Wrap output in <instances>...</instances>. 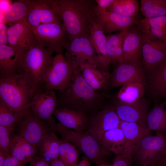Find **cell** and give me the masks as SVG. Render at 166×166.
<instances>
[{
	"instance_id": "31",
	"label": "cell",
	"mask_w": 166,
	"mask_h": 166,
	"mask_svg": "<svg viewBox=\"0 0 166 166\" xmlns=\"http://www.w3.org/2000/svg\"><path fill=\"white\" fill-rule=\"evenodd\" d=\"M144 85L137 82H132L122 86L117 95L118 100L123 103H136L142 99Z\"/></svg>"
},
{
	"instance_id": "30",
	"label": "cell",
	"mask_w": 166,
	"mask_h": 166,
	"mask_svg": "<svg viewBox=\"0 0 166 166\" xmlns=\"http://www.w3.org/2000/svg\"><path fill=\"white\" fill-rule=\"evenodd\" d=\"M148 128L166 137V112L163 104H156L146 116Z\"/></svg>"
},
{
	"instance_id": "40",
	"label": "cell",
	"mask_w": 166,
	"mask_h": 166,
	"mask_svg": "<svg viewBox=\"0 0 166 166\" xmlns=\"http://www.w3.org/2000/svg\"><path fill=\"white\" fill-rule=\"evenodd\" d=\"M8 28L4 23H0V45H7L8 43L7 33Z\"/></svg>"
},
{
	"instance_id": "5",
	"label": "cell",
	"mask_w": 166,
	"mask_h": 166,
	"mask_svg": "<svg viewBox=\"0 0 166 166\" xmlns=\"http://www.w3.org/2000/svg\"><path fill=\"white\" fill-rule=\"evenodd\" d=\"M53 57V53L38 44L22 55L19 62V68L32 81L33 96L35 92L43 86L44 75Z\"/></svg>"
},
{
	"instance_id": "29",
	"label": "cell",
	"mask_w": 166,
	"mask_h": 166,
	"mask_svg": "<svg viewBox=\"0 0 166 166\" xmlns=\"http://www.w3.org/2000/svg\"><path fill=\"white\" fill-rule=\"evenodd\" d=\"M147 73L148 81L153 93L164 96L166 92V58Z\"/></svg>"
},
{
	"instance_id": "37",
	"label": "cell",
	"mask_w": 166,
	"mask_h": 166,
	"mask_svg": "<svg viewBox=\"0 0 166 166\" xmlns=\"http://www.w3.org/2000/svg\"><path fill=\"white\" fill-rule=\"evenodd\" d=\"M139 5L136 0H114L107 11L128 17H135Z\"/></svg>"
},
{
	"instance_id": "45",
	"label": "cell",
	"mask_w": 166,
	"mask_h": 166,
	"mask_svg": "<svg viewBox=\"0 0 166 166\" xmlns=\"http://www.w3.org/2000/svg\"><path fill=\"white\" fill-rule=\"evenodd\" d=\"M76 166H90L88 158L86 156H83Z\"/></svg>"
},
{
	"instance_id": "16",
	"label": "cell",
	"mask_w": 166,
	"mask_h": 166,
	"mask_svg": "<svg viewBox=\"0 0 166 166\" xmlns=\"http://www.w3.org/2000/svg\"><path fill=\"white\" fill-rule=\"evenodd\" d=\"M95 7L89 15L90 38L101 63L104 71L108 72L111 63L107 52L106 36L97 18L95 12Z\"/></svg>"
},
{
	"instance_id": "12",
	"label": "cell",
	"mask_w": 166,
	"mask_h": 166,
	"mask_svg": "<svg viewBox=\"0 0 166 166\" xmlns=\"http://www.w3.org/2000/svg\"><path fill=\"white\" fill-rule=\"evenodd\" d=\"M120 121L113 106H107L89 117L86 131L101 145L104 133L118 127Z\"/></svg>"
},
{
	"instance_id": "27",
	"label": "cell",
	"mask_w": 166,
	"mask_h": 166,
	"mask_svg": "<svg viewBox=\"0 0 166 166\" xmlns=\"http://www.w3.org/2000/svg\"><path fill=\"white\" fill-rule=\"evenodd\" d=\"M51 130L43 137L37 147L38 153L50 164L59 158L60 139Z\"/></svg>"
},
{
	"instance_id": "28",
	"label": "cell",
	"mask_w": 166,
	"mask_h": 166,
	"mask_svg": "<svg viewBox=\"0 0 166 166\" xmlns=\"http://www.w3.org/2000/svg\"><path fill=\"white\" fill-rule=\"evenodd\" d=\"M125 140L123 132L119 126L109 130L104 134L101 145L116 156L121 155L124 151Z\"/></svg>"
},
{
	"instance_id": "8",
	"label": "cell",
	"mask_w": 166,
	"mask_h": 166,
	"mask_svg": "<svg viewBox=\"0 0 166 166\" xmlns=\"http://www.w3.org/2000/svg\"><path fill=\"white\" fill-rule=\"evenodd\" d=\"M73 70L62 53L53 57L44 77L42 87L46 90L62 91L69 85Z\"/></svg>"
},
{
	"instance_id": "18",
	"label": "cell",
	"mask_w": 166,
	"mask_h": 166,
	"mask_svg": "<svg viewBox=\"0 0 166 166\" xmlns=\"http://www.w3.org/2000/svg\"><path fill=\"white\" fill-rule=\"evenodd\" d=\"M113 107L121 121L135 122L148 128L146 122L147 104L143 99L132 104L124 103L118 100Z\"/></svg>"
},
{
	"instance_id": "14",
	"label": "cell",
	"mask_w": 166,
	"mask_h": 166,
	"mask_svg": "<svg viewBox=\"0 0 166 166\" xmlns=\"http://www.w3.org/2000/svg\"><path fill=\"white\" fill-rule=\"evenodd\" d=\"M144 71L141 62L118 64L110 74L108 87L122 86L132 82L145 86L146 79Z\"/></svg>"
},
{
	"instance_id": "35",
	"label": "cell",
	"mask_w": 166,
	"mask_h": 166,
	"mask_svg": "<svg viewBox=\"0 0 166 166\" xmlns=\"http://www.w3.org/2000/svg\"><path fill=\"white\" fill-rule=\"evenodd\" d=\"M140 10L145 18L166 15V0H141Z\"/></svg>"
},
{
	"instance_id": "26",
	"label": "cell",
	"mask_w": 166,
	"mask_h": 166,
	"mask_svg": "<svg viewBox=\"0 0 166 166\" xmlns=\"http://www.w3.org/2000/svg\"><path fill=\"white\" fill-rule=\"evenodd\" d=\"M10 148V155L25 164L30 163L38 153L36 147L15 134Z\"/></svg>"
},
{
	"instance_id": "33",
	"label": "cell",
	"mask_w": 166,
	"mask_h": 166,
	"mask_svg": "<svg viewBox=\"0 0 166 166\" xmlns=\"http://www.w3.org/2000/svg\"><path fill=\"white\" fill-rule=\"evenodd\" d=\"M30 108L16 111L0 100V125L14 130L18 123L30 111Z\"/></svg>"
},
{
	"instance_id": "50",
	"label": "cell",
	"mask_w": 166,
	"mask_h": 166,
	"mask_svg": "<svg viewBox=\"0 0 166 166\" xmlns=\"http://www.w3.org/2000/svg\"><path fill=\"white\" fill-rule=\"evenodd\" d=\"M111 165L107 163H104L98 165L97 166H111Z\"/></svg>"
},
{
	"instance_id": "21",
	"label": "cell",
	"mask_w": 166,
	"mask_h": 166,
	"mask_svg": "<svg viewBox=\"0 0 166 166\" xmlns=\"http://www.w3.org/2000/svg\"><path fill=\"white\" fill-rule=\"evenodd\" d=\"M53 114L67 128L76 131L86 130L89 117L81 111L67 108H58Z\"/></svg>"
},
{
	"instance_id": "38",
	"label": "cell",
	"mask_w": 166,
	"mask_h": 166,
	"mask_svg": "<svg viewBox=\"0 0 166 166\" xmlns=\"http://www.w3.org/2000/svg\"><path fill=\"white\" fill-rule=\"evenodd\" d=\"M14 135L13 128L0 125V151L6 156L10 155V145Z\"/></svg>"
},
{
	"instance_id": "47",
	"label": "cell",
	"mask_w": 166,
	"mask_h": 166,
	"mask_svg": "<svg viewBox=\"0 0 166 166\" xmlns=\"http://www.w3.org/2000/svg\"><path fill=\"white\" fill-rule=\"evenodd\" d=\"M6 156L4 154L0 151V166H2Z\"/></svg>"
},
{
	"instance_id": "20",
	"label": "cell",
	"mask_w": 166,
	"mask_h": 166,
	"mask_svg": "<svg viewBox=\"0 0 166 166\" xmlns=\"http://www.w3.org/2000/svg\"><path fill=\"white\" fill-rule=\"evenodd\" d=\"M142 35L134 25L125 30L122 40L121 63L142 62Z\"/></svg>"
},
{
	"instance_id": "7",
	"label": "cell",
	"mask_w": 166,
	"mask_h": 166,
	"mask_svg": "<svg viewBox=\"0 0 166 166\" xmlns=\"http://www.w3.org/2000/svg\"><path fill=\"white\" fill-rule=\"evenodd\" d=\"M31 29L38 44L53 54L62 53L69 41L61 22L42 24Z\"/></svg>"
},
{
	"instance_id": "44",
	"label": "cell",
	"mask_w": 166,
	"mask_h": 166,
	"mask_svg": "<svg viewBox=\"0 0 166 166\" xmlns=\"http://www.w3.org/2000/svg\"><path fill=\"white\" fill-rule=\"evenodd\" d=\"M11 4H10L9 1L0 0V10L3 13V14L8 9Z\"/></svg>"
},
{
	"instance_id": "13",
	"label": "cell",
	"mask_w": 166,
	"mask_h": 166,
	"mask_svg": "<svg viewBox=\"0 0 166 166\" xmlns=\"http://www.w3.org/2000/svg\"><path fill=\"white\" fill-rule=\"evenodd\" d=\"M51 130L50 127L30 111L17 124L14 133L37 148L43 137Z\"/></svg>"
},
{
	"instance_id": "15",
	"label": "cell",
	"mask_w": 166,
	"mask_h": 166,
	"mask_svg": "<svg viewBox=\"0 0 166 166\" xmlns=\"http://www.w3.org/2000/svg\"><path fill=\"white\" fill-rule=\"evenodd\" d=\"M134 25L143 40L154 45L166 46V15L137 19Z\"/></svg>"
},
{
	"instance_id": "48",
	"label": "cell",
	"mask_w": 166,
	"mask_h": 166,
	"mask_svg": "<svg viewBox=\"0 0 166 166\" xmlns=\"http://www.w3.org/2000/svg\"><path fill=\"white\" fill-rule=\"evenodd\" d=\"M160 162L163 166H166V154Z\"/></svg>"
},
{
	"instance_id": "9",
	"label": "cell",
	"mask_w": 166,
	"mask_h": 166,
	"mask_svg": "<svg viewBox=\"0 0 166 166\" xmlns=\"http://www.w3.org/2000/svg\"><path fill=\"white\" fill-rule=\"evenodd\" d=\"M133 153L142 166L160 161L166 154V137L158 134L144 136L139 141Z\"/></svg>"
},
{
	"instance_id": "4",
	"label": "cell",
	"mask_w": 166,
	"mask_h": 166,
	"mask_svg": "<svg viewBox=\"0 0 166 166\" xmlns=\"http://www.w3.org/2000/svg\"><path fill=\"white\" fill-rule=\"evenodd\" d=\"M53 130L72 144L92 162L98 165L106 163L105 157L110 152L100 144L87 131H76L56 123Z\"/></svg>"
},
{
	"instance_id": "49",
	"label": "cell",
	"mask_w": 166,
	"mask_h": 166,
	"mask_svg": "<svg viewBox=\"0 0 166 166\" xmlns=\"http://www.w3.org/2000/svg\"><path fill=\"white\" fill-rule=\"evenodd\" d=\"M147 166H163L159 161L155 163L150 164V165H148Z\"/></svg>"
},
{
	"instance_id": "3",
	"label": "cell",
	"mask_w": 166,
	"mask_h": 166,
	"mask_svg": "<svg viewBox=\"0 0 166 166\" xmlns=\"http://www.w3.org/2000/svg\"><path fill=\"white\" fill-rule=\"evenodd\" d=\"M32 87L29 77L20 69L14 74L0 78V100L16 111L29 108L33 97Z\"/></svg>"
},
{
	"instance_id": "53",
	"label": "cell",
	"mask_w": 166,
	"mask_h": 166,
	"mask_svg": "<svg viewBox=\"0 0 166 166\" xmlns=\"http://www.w3.org/2000/svg\"><path fill=\"white\" fill-rule=\"evenodd\" d=\"M30 166H33L30 165Z\"/></svg>"
},
{
	"instance_id": "24",
	"label": "cell",
	"mask_w": 166,
	"mask_h": 166,
	"mask_svg": "<svg viewBox=\"0 0 166 166\" xmlns=\"http://www.w3.org/2000/svg\"><path fill=\"white\" fill-rule=\"evenodd\" d=\"M142 63L148 73L166 58V46L154 45L142 39Z\"/></svg>"
},
{
	"instance_id": "46",
	"label": "cell",
	"mask_w": 166,
	"mask_h": 166,
	"mask_svg": "<svg viewBox=\"0 0 166 166\" xmlns=\"http://www.w3.org/2000/svg\"><path fill=\"white\" fill-rule=\"evenodd\" d=\"M50 166H66L59 158L51 163Z\"/></svg>"
},
{
	"instance_id": "11",
	"label": "cell",
	"mask_w": 166,
	"mask_h": 166,
	"mask_svg": "<svg viewBox=\"0 0 166 166\" xmlns=\"http://www.w3.org/2000/svg\"><path fill=\"white\" fill-rule=\"evenodd\" d=\"M7 33L9 45L13 49L19 58L28 50L38 44L25 18L10 26Z\"/></svg>"
},
{
	"instance_id": "22",
	"label": "cell",
	"mask_w": 166,
	"mask_h": 166,
	"mask_svg": "<svg viewBox=\"0 0 166 166\" xmlns=\"http://www.w3.org/2000/svg\"><path fill=\"white\" fill-rule=\"evenodd\" d=\"M119 126L125 138L124 149L121 155H132L140 139L144 136L151 134L150 130L136 123L121 121Z\"/></svg>"
},
{
	"instance_id": "52",
	"label": "cell",
	"mask_w": 166,
	"mask_h": 166,
	"mask_svg": "<svg viewBox=\"0 0 166 166\" xmlns=\"http://www.w3.org/2000/svg\"><path fill=\"white\" fill-rule=\"evenodd\" d=\"M165 111H166V105H165Z\"/></svg>"
},
{
	"instance_id": "17",
	"label": "cell",
	"mask_w": 166,
	"mask_h": 166,
	"mask_svg": "<svg viewBox=\"0 0 166 166\" xmlns=\"http://www.w3.org/2000/svg\"><path fill=\"white\" fill-rule=\"evenodd\" d=\"M95 12L104 33L108 34L125 30L135 24L137 20L136 17H126L111 12L102 11L97 8V5Z\"/></svg>"
},
{
	"instance_id": "42",
	"label": "cell",
	"mask_w": 166,
	"mask_h": 166,
	"mask_svg": "<svg viewBox=\"0 0 166 166\" xmlns=\"http://www.w3.org/2000/svg\"><path fill=\"white\" fill-rule=\"evenodd\" d=\"M97 7L102 11H106L114 2V0H96Z\"/></svg>"
},
{
	"instance_id": "51",
	"label": "cell",
	"mask_w": 166,
	"mask_h": 166,
	"mask_svg": "<svg viewBox=\"0 0 166 166\" xmlns=\"http://www.w3.org/2000/svg\"><path fill=\"white\" fill-rule=\"evenodd\" d=\"M164 96H166V92H165Z\"/></svg>"
},
{
	"instance_id": "39",
	"label": "cell",
	"mask_w": 166,
	"mask_h": 166,
	"mask_svg": "<svg viewBox=\"0 0 166 166\" xmlns=\"http://www.w3.org/2000/svg\"><path fill=\"white\" fill-rule=\"evenodd\" d=\"M132 155H121L116 156L111 166H132Z\"/></svg>"
},
{
	"instance_id": "25",
	"label": "cell",
	"mask_w": 166,
	"mask_h": 166,
	"mask_svg": "<svg viewBox=\"0 0 166 166\" xmlns=\"http://www.w3.org/2000/svg\"><path fill=\"white\" fill-rule=\"evenodd\" d=\"M20 58L9 45H0V77L10 76L20 70Z\"/></svg>"
},
{
	"instance_id": "36",
	"label": "cell",
	"mask_w": 166,
	"mask_h": 166,
	"mask_svg": "<svg viewBox=\"0 0 166 166\" xmlns=\"http://www.w3.org/2000/svg\"><path fill=\"white\" fill-rule=\"evenodd\" d=\"M59 159L66 166H76L79 163L78 150L68 141L60 139Z\"/></svg>"
},
{
	"instance_id": "6",
	"label": "cell",
	"mask_w": 166,
	"mask_h": 166,
	"mask_svg": "<svg viewBox=\"0 0 166 166\" xmlns=\"http://www.w3.org/2000/svg\"><path fill=\"white\" fill-rule=\"evenodd\" d=\"M64 48L66 50V58L73 70L79 68L81 64L85 63L95 65L104 71L91 42L90 33L75 37L65 44Z\"/></svg>"
},
{
	"instance_id": "43",
	"label": "cell",
	"mask_w": 166,
	"mask_h": 166,
	"mask_svg": "<svg viewBox=\"0 0 166 166\" xmlns=\"http://www.w3.org/2000/svg\"><path fill=\"white\" fill-rule=\"evenodd\" d=\"M33 166H50V164L43 157L35 156L30 163Z\"/></svg>"
},
{
	"instance_id": "19",
	"label": "cell",
	"mask_w": 166,
	"mask_h": 166,
	"mask_svg": "<svg viewBox=\"0 0 166 166\" xmlns=\"http://www.w3.org/2000/svg\"><path fill=\"white\" fill-rule=\"evenodd\" d=\"M31 29L40 25L61 22V19L52 7L49 0H32V5L25 18Z\"/></svg>"
},
{
	"instance_id": "23",
	"label": "cell",
	"mask_w": 166,
	"mask_h": 166,
	"mask_svg": "<svg viewBox=\"0 0 166 166\" xmlns=\"http://www.w3.org/2000/svg\"><path fill=\"white\" fill-rule=\"evenodd\" d=\"M82 76L87 83L96 90L106 89L109 86L110 74L97 66L87 63L79 65Z\"/></svg>"
},
{
	"instance_id": "2",
	"label": "cell",
	"mask_w": 166,
	"mask_h": 166,
	"mask_svg": "<svg viewBox=\"0 0 166 166\" xmlns=\"http://www.w3.org/2000/svg\"><path fill=\"white\" fill-rule=\"evenodd\" d=\"M50 4L59 16L69 40L90 33L89 15L96 5L95 0H49Z\"/></svg>"
},
{
	"instance_id": "10",
	"label": "cell",
	"mask_w": 166,
	"mask_h": 166,
	"mask_svg": "<svg viewBox=\"0 0 166 166\" xmlns=\"http://www.w3.org/2000/svg\"><path fill=\"white\" fill-rule=\"evenodd\" d=\"M34 93L29 107L31 113L48 126L52 130L56 122L52 114L56 109L57 96L54 90H46L42 87Z\"/></svg>"
},
{
	"instance_id": "32",
	"label": "cell",
	"mask_w": 166,
	"mask_h": 166,
	"mask_svg": "<svg viewBox=\"0 0 166 166\" xmlns=\"http://www.w3.org/2000/svg\"><path fill=\"white\" fill-rule=\"evenodd\" d=\"M125 30L106 36L107 52L111 63L118 64L122 63V40Z\"/></svg>"
},
{
	"instance_id": "41",
	"label": "cell",
	"mask_w": 166,
	"mask_h": 166,
	"mask_svg": "<svg viewBox=\"0 0 166 166\" xmlns=\"http://www.w3.org/2000/svg\"><path fill=\"white\" fill-rule=\"evenodd\" d=\"M25 164L10 155L6 157L2 166H25Z\"/></svg>"
},
{
	"instance_id": "1",
	"label": "cell",
	"mask_w": 166,
	"mask_h": 166,
	"mask_svg": "<svg viewBox=\"0 0 166 166\" xmlns=\"http://www.w3.org/2000/svg\"><path fill=\"white\" fill-rule=\"evenodd\" d=\"M57 96L56 108L76 109L89 117L103 107L106 97L105 93L95 90L87 83L79 68L73 70L69 85L63 91L58 92Z\"/></svg>"
},
{
	"instance_id": "34",
	"label": "cell",
	"mask_w": 166,
	"mask_h": 166,
	"mask_svg": "<svg viewBox=\"0 0 166 166\" xmlns=\"http://www.w3.org/2000/svg\"><path fill=\"white\" fill-rule=\"evenodd\" d=\"M32 5V0H21L11 3L3 14L5 20L14 24L25 18Z\"/></svg>"
}]
</instances>
